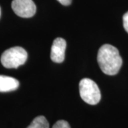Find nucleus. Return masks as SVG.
I'll return each instance as SVG.
<instances>
[{
    "mask_svg": "<svg viewBox=\"0 0 128 128\" xmlns=\"http://www.w3.org/2000/svg\"><path fill=\"white\" fill-rule=\"evenodd\" d=\"M123 27L124 30L128 33V12L123 15Z\"/></svg>",
    "mask_w": 128,
    "mask_h": 128,
    "instance_id": "nucleus-9",
    "label": "nucleus"
},
{
    "mask_svg": "<svg viewBox=\"0 0 128 128\" xmlns=\"http://www.w3.org/2000/svg\"><path fill=\"white\" fill-rule=\"evenodd\" d=\"M19 86V82L16 78L6 76H0V92L13 91Z\"/></svg>",
    "mask_w": 128,
    "mask_h": 128,
    "instance_id": "nucleus-6",
    "label": "nucleus"
},
{
    "mask_svg": "<svg viewBox=\"0 0 128 128\" xmlns=\"http://www.w3.org/2000/svg\"><path fill=\"white\" fill-rule=\"evenodd\" d=\"M0 16H1V8H0Z\"/></svg>",
    "mask_w": 128,
    "mask_h": 128,
    "instance_id": "nucleus-11",
    "label": "nucleus"
},
{
    "mask_svg": "<svg viewBox=\"0 0 128 128\" xmlns=\"http://www.w3.org/2000/svg\"><path fill=\"white\" fill-rule=\"evenodd\" d=\"M97 60L101 70L108 76L116 75L122 64L119 50L110 44L101 46L98 53Z\"/></svg>",
    "mask_w": 128,
    "mask_h": 128,
    "instance_id": "nucleus-1",
    "label": "nucleus"
},
{
    "mask_svg": "<svg viewBox=\"0 0 128 128\" xmlns=\"http://www.w3.org/2000/svg\"><path fill=\"white\" fill-rule=\"evenodd\" d=\"M66 49V41L63 38H56L53 42L50 50V59L57 64L64 62Z\"/></svg>",
    "mask_w": 128,
    "mask_h": 128,
    "instance_id": "nucleus-5",
    "label": "nucleus"
},
{
    "mask_svg": "<svg viewBox=\"0 0 128 128\" xmlns=\"http://www.w3.org/2000/svg\"><path fill=\"white\" fill-rule=\"evenodd\" d=\"M12 8L15 14L22 18L32 17L36 12V6L32 0H13Z\"/></svg>",
    "mask_w": 128,
    "mask_h": 128,
    "instance_id": "nucleus-4",
    "label": "nucleus"
},
{
    "mask_svg": "<svg viewBox=\"0 0 128 128\" xmlns=\"http://www.w3.org/2000/svg\"><path fill=\"white\" fill-rule=\"evenodd\" d=\"M79 92L82 100L89 105H96L100 100V90L98 85L90 78H83L80 81Z\"/></svg>",
    "mask_w": 128,
    "mask_h": 128,
    "instance_id": "nucleus-3",
    "label": "nucleus"
},
{
    "mask_svg": "<svg viewBox=\"0 0 128 128\" xmlns=\"http://www.w3.org/2000/svg\"><path fill=\"white\" fill-rule=\"evenodd\" d=\"M26 128H49V124L44 116H38L33 120Z\"/></svg>",
    "mask_w": 128,
    "mask_h": 128,
    "instance_id": "nucleus-7",
    "label": "nucleus"
},
{
    "mask_svg": "<svg viewBox=\"0 0 128 128\" xmlns=\"http://www.w3.org/2000/svg\"><path fill=\"white\" fill-rule=\"evenodd\" d=\"M61 4L64 5V6H68L71 4L72 0H58Z\"/></svg>",
    "mask_w": 128,
    "mask_h": 128,
    "instance_id": "nucleus-10",
    "label": "nucleus"
},
{
    "mask_svg": "<svg viewBox=\"0 0 128 128\" xmlns=\"http://www.w3.org/2000/svg\"><path fill=\"white\" fill-rule=\"evenodd\" d=\"M52 128H70V126L66 120H58L54 124Z\"/></svg>",
    "mask_w": 128,
    "mask_h": 128,
    "instance_id": "nucleus-8",
    "label": "nucleus"
},
{
    "mask_svg": "<svg viewBox=\"0 0 128 128\" xmlns=\"http://www.w3.org/2000/svg\"><path fill=\"white\" fill-rule=\"evenodd\" d=\"M28 58L27 52L20 46H15L6 50L1 56V63L6 68H17L24 65Z\"/></svg>",
    "mask_w": 128,
    "mask_h": 128,
    "instance_id": "nucleus-2",
    "label": "nucleus"
}]
</instances>
